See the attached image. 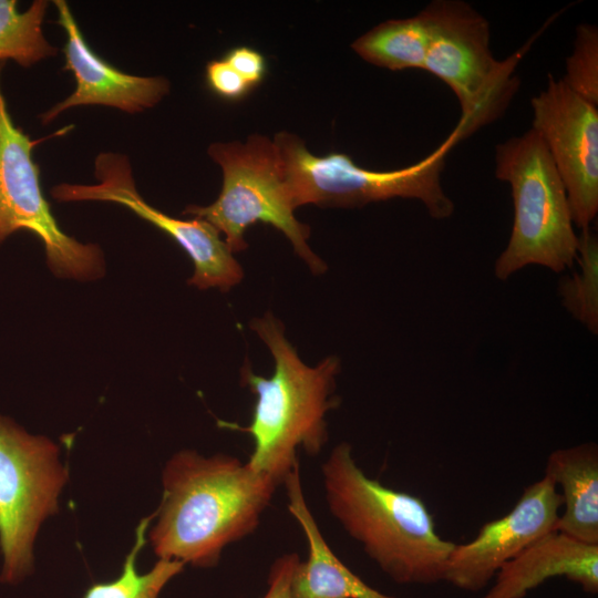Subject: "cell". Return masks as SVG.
Segmentation results:
<instances>
[{"mask_svg": "<svg viewBox=\"0 0 598 598\" xmlns=\"http://www.w3.org/2000/svg\"><path fill=\"white\" fill-rule=\"evenodd\" d=\"M58 10V24L65 32L63 47L64 70L75 79V90L65 100L40 115L49 124L62 112L80 105H104L127 113H137L156 105L168 92L164 76L127 74L100 58L87 44L68 3L53 1Z\"/></svg>", "mask_w": 598, "mask_h": 598, "instance_id": "13", "label": "cell"}, {"mask_svg": "<svg viewBox=\"0 0 598 598\" xmlns=\"http://www.w3.org/2000/svg\"><path fill=\"white\" fill-rule=\"evenodd\" d=\"M4 62H0V75ZM35 145L16 126L0 86V245L18 230H29L44 245L48 265L60 277L91 280L104 270L97 245L81 244L62 231L40 183L32 157Z\"/></svg>", "mask_w": 598, "mask_h": 598, "instance_id": "9", "label": "cell"}, {"mask_svg": "<svg viewBox=\"0 0 598 598\" xmlns=\"http://www.w3.org/2000/svg\"><path fill=\"white\" fill-rule=\"evenodd\" d=\"M561 81L577 95L598 105V30L590 23L577 27L574 50L566 59Z\"/></svg>", "mask_w": 598, "mask_h": 598, "instance_id": "21", "label": "cell"}, {"mask_svg": "<svg viewBox=\"0 0 598 598\" xmlns=\"http://www.w3.org/2000/svg\"><path fill=\"white\" fill-rule=\"evenodd\" d=\"M427 29L423 70L456 95L461 116L446 137L453 146L498 120L519 87L516 65L533 39L499 61L489 47V23L461 0H434L421 11Z\"/></svg>", "mask_w": 598, "mask_h": 598, "instance_id": "4", "label": "cell"}, {"mask_svg": "<svg viewBox=\"0 0 598 598\" xmlns=\"http://www.w3.org/2000/svg\"><path fill=\"white\" fill-rule=\"evenodd\" d=\"M299 556L283 554L275 559L268 575V589L262 598H292V580Z\"/></svg>", "mask_w": 598, "mask_h": 598, "instance_id": "24", "label": "cell"}, {"mask_svg": "<svg viewBox=\"0 0 598 598\" xmlns=\"http://www.w3.org/2000/svg\"><path fill=\"white\" fill-rule=\"evenodd\" d=\"M208 155L223 169V187L208 206L190 205L183 215L204 219L224 234V241L235 254L247 248L245 231L257 221L272 225L283 233L295 252L313 274L327 265L309 247L310 228L296 219L282 166L272 140L259 134L245 143H214Z\"/></svg>", "mask_w": 598, "mask_h": 598, "instance_id": "7", "label": "cell"}, {"mask_svg": "<svg viewBox=\"0 0 598 598\" xmlns=\"http://www.w3.org/2000/svg\"><path fill=\"white\" fill-rule=\"evenodd\" d=\"M206 82L210 91L229 101L240 100L252 90L224 58L207 63Z\"/></svg>", "mask_w": 598, "mask_h": 598, "instance_id": "22", "label": "cell"}, {"mask_svg": "<svg viewBox=\"0 0 598 598\" xmlns=\"http://www.w3.org/2000/svg\"><path fill=\"white\" fill-rule=\"evenodd\" d=\"M59 446L0 415V579L17 584L33 568V544L42 523L59 512L69 480Z\"/></svg>", "mask_w": 598, "mask_h": 598, "instance_id": "8", "label": "cell"}, {"mask_svg": "<svg viewBox=\"0 0 598 598\" xmlns=\"http://www.w3.org/2000/svg\"><path fill=\"white\" fill-rule=\"evenodd\" d=\"M226 62L250 85H259L266 76L267 63L265 56L250 47H236L224 56Z\"/></svg>", "mask_w": 598, "mask_h": 598, "instance_id": "23", "label": "cell"}, {"mask_svg": "<svg viewBox=\"0 0 598 598\" xmlns=\"http://www.w3.org/2000/svg\"><path fill=\"white\" fill-rule=\"evenodd\" d=\"M272 141L295 208L306 204L358 208L405 197L421 200L435 219L448 218L454 212V203L441 185L446 155L454 147L447 138L420 162L394 171L367 169L344 153L317 156L299 136L286 131Z\"/></svg>", "mask_w": 598, "mask_h": 598, "instance_id": "6", "label": "cell"}, {"mask_svg": "<svg viewBox=\"0 0 598 598\" xmlns=\"http://www.w3.org/2000/svg\"><path fill=\"white\" fill-rule=\"evenodd\" d=\"M250 328L268 347L275 369L267 378L246 362L241 383L256 395L250 423L218 425L249 434L254 448L248 464L281 484L299 466L298 452L315 456L328 441L326 416L339 404L333 392L340 361L330 355L315 367L305 364L269 312L252 319Z\"/></svg>", "mask_w": 598, "mask_h": 598, "instance_id": "2", "label": "cell"}, {"mask_svg": "<svg viewBox=\"0 0 598 598\" xmlns=\"http://www.w3.org/2000/svg\"><path fill=\"white\" fill-rule=\"evenodd\" d=\"M154 513L143 518L135 530V540L125 556L121 574L113 580L91 585L83 598H159L163 588L184 569L178 560L158 558L147 573L136 566L138 555L147 542L146 534Z\"/></svg>", "mask_w": 598, "mask_h": 598, "instance_id": "18", "label": "cell"}, {"mask_svg": "<svg viewBox=\"0 0 598 598\" xmlns=\"http://www.w3.org/2000/svg\"><path fill=\"white\" fill-rule=\"evenodd\" d=\"M495 176L509 184L514 205L511 237L495 262V276L506 280L527 265L555 272L571 267L578 236L567 193L534 128L496 145Z\"/></svg>", "mask_w": 598, "mask_h": 598, "instance_id": "5", "label": "cell"}, {"mask_svg": "<svg viewBox=\"0 0 598 598\" xmlns=\"http://www.w3.org/2000/svg\"><path fill=\"white\" fill-rule=\"evenodd\" d=\"M561 488L563 513L556 530L598 545V446L594 442L553 451L545 475Z\"/></svg>", "mask_w": 598, "mask_h": 598, "instance_id": "16", "label": "cell"}, {"mask_svg": "<svg viewBox=\"0 0 598 598\" xmlns=\"http://www.w3.org/2000/svg\"><path fill=\"white\" fill-rule=\"evenodd\" d=\"M162 485L148 530L155 555L212 568L228 545L257 529L279 483L235 456L182 450L166 462Z\"/></svg>", "mask_w": 598, "mask_h": 598, "instance_id": "1", "label": "cell"}, {"mask_svg": "<svg viewBox=\"0 0 598 598\" xmlns=\"http://www.w3.org/2000/svg\"><path fill=\"white\" fill-rule=\"evenodd\" d=\"M93 185H55L52 197L58 202L101 200L121 204L172 237L194 264L188 280L199 289L217 287L229 290L240 282L244 272L220 233L204 219L168 216L147 204L138 194L128 158L123 154L101 153L95 158Z\"/></svg>", "mask_w": 598, "mask_h": 598, "instance_id": "10", "label": "cell"}, {"mask_svg": "<svg viewBox=\"0 0 598 598\" xmlns=\"http://www.w3.org/2000/svg\"><path fill=\"white\" fill-rule=\"evenodd\" d=\"M579 270L559 282V296L567 311L591 333L598 332V239L588 227L578 236Z\"/></svg>", "mask_w": 598, "mask_h": 598, "instance_id": "20", "label": "cell"}, {"mask_svg": "<svg viewBox=\"0 0 598 598\" xmlns=\"http://www.w3.org/2000/svg\"><path fill=\"white\" fill-rule=\"evenodd\" d=\"M561 507V495L550 478L528 485L506 515L485 523L471 542L455 544L443 581L467 591L485 588L506 563L556 530Z\"/></svg>", "mask_w": 598, "mask_h": 598, "instance_id": "12", "label": "cell"}, {"mask_svg": "<svg viewBox=\"0 0 598 598\" xmlns=\"http://www.w3.org/2000/svg\"><path fill=\"white\" fill-rule=\"evenodd\" d=\"M331 515L393 581H443L454 543L442 538L434 517L417 496L369 477L347 442L336 445L321 466Z\"/></svg>", "mask_w": 598, "mask_h": 598, "instance_id": "3", "label": "cell"}, {"mask_svg": "<svg viewBox=\"0 0 598 598\" xmlns=\"http://www.w3.org/2000/svg\"><path fill=\"white\" fill-rule=\"evenodd\" d=\"M364 61L391 71L424 68L427 29L420 11L406 19L381 22L351 44Z\"/></svg>", "mask_w": 598, "mask_h": 598, "instance_id": "17", "label": "cell"}, {"mask_svg": "<svg viewBox=\"0 0 598 598\" xmlns=\"http://www.w3.org/2000/svg\"><path fill=\"white\" fill-rule=\"evenodd\" d=\"M48 6L45 0H35L20 12L16 0H0V62L10 59L30 68L56 54L42 31Z\"/></svg>", "mask_w": 598, "mask_h": 598, "instance_id": "19", "label": "cell"}, {"mask_svg": "<svg viewBox=\"0 0 598 598\" xmlns=\"http://www.w3.org/2000/svg\"><path fill=\"white\" fill-rule=\"evenodd\" d=\"M533 126L564 183L574 225L590 227L598 213V110L553 74L530 101Z\"/></svg>", "mask_w": 598, "mask_h": 598, "instance_id": "11", "label": "cell"}, {"mask_svg": "<svg viewBox=\"0 0 598 598\" xmlns=\"http://www.w3.org/2000/svg\"><path fill=\"white\" fill-rule=\"evenodd\" d=\"M554 577H565L585 592L596 595L598 545L581 543L557 530L546 534L506 563L481 598H524Z\"/></svg>", "mask_w": 598, "mask_h": 598, "instance_id": "14", "label": "cell"}, {"mask_svg": "<svg viewBox=\"0 0 598 598\" xmlns=\"http://www.w3.org/2000/svg\"><path fill=\"white\" fill-rule=\"evenodd\" d=\"M289 513L300 525L308 556L299 561L292 580V598H393L364 582L331 550L306 502L299 466L282 483Z\"/></svg>", "mask_w": 598, "mask_h": 598, "instance_id": "15", "label": "cell"}]
</instances>
